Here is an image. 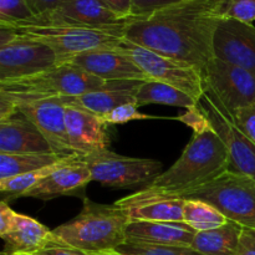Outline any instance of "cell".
<instances>
[{"mask_svg":"<svg viewBox=\"0 0 255 255\" xmlns=\"http://www.w3.org/2000/svg\"><path fill=\"white\" fill-rule=\"evenodd\" d=\"M224 0H184L148 16L136 17L124 37L157 54L204 71L214 59L213 40Z\"/></svg>","mask_w":255,"mask_h":255,"instance_id":"obj_1","label":"cell"},{"mask_svg":"<svg viewBox=\"0 0 255 255\" xmlns=\"http://www.w3.org/2000/svg\"><path fill=\"white\" fill-rule=\"evenodd\" d=\"M229 169V153L216 129L193 133L173 166L133 194L117 201L121 208L154 198H181Z\"/></svg>","mask_w":255,"mask_h":255,"instance_id":"obj_2","label":"cell"},{"mask_svg":"<svg viewBox=\"0 0 255 255\" xmlns=\"http://www.w3.org/2000/svg\"><path fill=\"white\" fill-rule=\"evenodd\" d=\"M105 80L71 64H61L34 76L0 82V120L16 114L24 102L54 97H77L97 90Z\"/></svg>","mask_w":255,"mask_h":255,"instance_id":"obj_3","label":"cell"},{"mask_svg":"<svg viewBox=\"0 0 255 255\" xmlns=\"http://www.w3.org/2000/svg\"><path fill=\"white\" fill-rule=\"evenodd\" d=\"M129 223L124 208L99 204L84 198L82 211L71 221L52 231L54 242L91 254L116 251L127 241Z\"/></svg>","mask_w":255,"mask_h":255,"instance_id":"obj_4","label":"cell"},{"mask_svg":"<svg viewBox=\"0 0 255 255\" xmlns=\"http://www.w3.org/2000/svg\"><path fill=\"white\" fill-rule=\"evenodd\" d=\"M5 26L14 30L15 34L19 36L29 37L47 45L57 55L59 65L66 64L76 55L90 50L119 47L125 35V29H92L77 25L41 22L35 20Z\"/></svg>","mask_w":255,"mask_h":255,"instance_id":"obj_5","label":"cell"},{"mask_svg":"<svg viewBox=\"0 0 255 255\" xmlns=\"http://www.w3.org/2000/svg\"><path fill=\"white\" fill-rule=\"evenodd\" d=\"M181 198L201 199L216 207L229 221L255 229V179L251 177L228 169Z\"/></svg>","mask_w":255,"mask_h":255,"instance_id":"obj_6","label":"cell"},{"mask_svg":"<svg viewBox=\"0 0 255 255\" xmlns=\"http://www.w3.org/2000/svg\"><path fill=\"white\" fill-rule=\"evenodd\" d=\"M137 66L149 77L151 81H158L173 86L193 97L197 102L204 95L203 71L198 67L179 61L164 55L157 54L152 50L133 44L124 37L120 44Z\"/></svg>","mask_w":255,"mask_h":255,"instance_id":"obj_7","label":"cell"},{"mask_svg":"<svg viewBox=\"0 0 255 255\" xmlns=\"http://www.w3.org/2000/svg\"><path fill=\"white\" fill-rule=\"evenodd\" d=\"M92 181L111 188L147 186L162 173V163L149 158L117 154L109 148L84 157Z\"/></svg>","mask_w":255,"mask_h":255,"instance_id":"obj_8","label":"cell"},{"mask_svg":"<svg viewBox=\"0 0 255 255\" xmlns=\"http://www.w3.org/2000/svg\"><path fill=\"white\" fill-rule=\"evenodd\" d=\"M204 91L233 119L236 112L255 104V74L239 66L212 59L203 71Z\"/></svg>","mask_w":255,"mask_h":255,"instance_id":"obj_9","label":"cell"},{"mask_svg":"<svg viewBox=\"0 0 255 255\" xmlns=\"http://www.w3.org/2000/svg\"><path fill=\"white\" fill-rule=\"evenodd\" d=\"M57 65L54 50L29 37L16 35L9 44L0 46V82L34 76Z\"/></svg>","mask_w":255,"mask_h":255,"instance_id":"obj_10","label":"cell"},{"mask_svg":"<svg viewBox=\"0 0 255 255\" xmlns=\"http://www.w3.org/2000/svg\"><path fill=\"white\" fill-rule=\"evenodd\" d=\"M199 104L206 111L212 126L216 129L229 153V169L255 179V144L234 124L213 97L204 91Z\"/></svg>","mask_w":255,"mask_h":255,"instance_id":"obj_11","label":"cell"},{"mask_svg":"<svg viewBox=\"0 0 255 255\" xmlns=\"http://www.w3.org/2000/svg\"><path fill=\"white\" fill-rule=\"evenodd\" d=\"M137 16L121 17L102 0H62L59 6L47 14L32 20L41 22L77 25L92 29H126Z\"/></svg>","mask_w":255,"mask_h":255,"instance_id":"obj_12","label":"cell"},{"mask_svg":"<svg viewBox=\"0 0 255 255\" xmlns=\"http://www.w3.org/2000/svg\"><path fill=\"white\" fill-rule=\"evenodd\" d=\"M15 111L29 120L44 134L54 153L61 157L75 154L67 139L65 125L66 104L62 97L24 102L16 105Z\"/></svg>","mask_w":255,"mask_h":255,"instance_id":"obj_13","label":"cell"},{"mask_svg":"<svg viewBox=\"0 0 255 255\" xmlns=\"http://www.w3.org/2000/svg\"><path fill=\"white\" fill-rule=\"evenodd\" d=\"M216 59L255 74V26L234 19H222L213 40Z\"/></svg>","mask_w":255,"mask_h":255,"instance_id":"obj_14","label":"cell"},{"mask_svg":"<svg viewBox=\"0 0 255 255\" xmlns=\"http://www.w3.org/2000/svg\"><path fill=\"white\" fill-rule=\"evenodd\" d=\"M66 64L81 67L94 76L105 81L114 80H138L151 81L149 77L137 66L136 62L120 47L96 49L81 52Z\"/></svg>","mask_w":255,"mask_h":255,"instance_id":"obj_15","label":"cell"},{"mask_svg":"<svg viewBox=\"0 0 255 255\" xmlns=\"http://www.w3.org/2000/svg\"><path fill=\"white\" fill-rule=\"evenodd\" d=\"M65 104L66 134L72 152L86 157L94 152L106 149L109 146V136L106 131L107 124L104 119L79 106L67 102Z\"/></svg>","mask_w":255,"mask_h":255,"instance_id":"obj_16","label":"cell"},{"mask_svg":"<svg viewBox=\"0 0 255 255\" xmlns=\"http://www.w3.org/2000/svg\"><path fill=\"white\" fill-rule=\"evenodd\" d=\"M138 80H114L106 81L101 87L77 97H64L65 102L87 110L100 117H104L117 106L133 102L142 84Z\"/></svg>","mask_w":255,"mask_h":255,"instance_id":"obj_17","label":"cell"},{"mask_svg":"<svg viewBox=\"0 0 255 255\" xmlns=\"http://www.w3.org/2000/svg\"><path fill=\"white\" fill-rule=\"evenodd\" d=\"M0 153H54L44 134L19 112L0 120Z\"/></svg>","mask_w":255,"mask_h":255,"instance_id":"obj_18","label":"cell"},{"mask_svg":"<svg viewBox=\"0 0 255 255\" xmlns=\"http://www.w3.org/2000/svg\"><path fill=\"white\" fill-rule=\"evenodd\" d=\"M92 181L91 172L85 163L84 157L77 156L69 163L60 167L51 176L30 189L22 197L51 199L57 196L71 194L84 188Z\"/></svg>","mask_w":255,"mask_h":255,"instance_id":"obj_19","label":"cell"},{"mask_svg":"<svg viewBox=\"0 0 255 255\" xmlns=\"http://www.w3.org/2000/svg\"><path fill=\"white\" fill-rule=\"evenodd\" d=\"M196 233L186 223L172 222H129L126 228L127 241L157 246L191 247Z\"/></svg>","mask_w":255,"mask_h":255,"instance_id":"obj_20","label":"cell"},{"mask_svg":"<svg viewBox=\"0 0 255 255\" xmlns=\"http://www.w3.org/2000/svg\"><path fill=\"white\" fill-rule=\"evenodd\" d=\"M1 238L5 242L4 255L35 254L49 246L54 236L36 219L17 213L12 228Z\"/></svg>","mask_w":255,"mask_h":255,"instance_id":"obj_21","label":"cell"},{"mask_svg":"<svg viewBox=\"0 0 255 255\" xmlns=\"http://www.w3.org/2000/svg\"><path fill=\"white\" fill-rule=\"evenodd\" d=\"M184 198H154L124 208L129 222L183 223Z\"/></svg>","mask_w":255,"mask_h":255,"instance_id":"obj_22","label":"cell"},{"mask_svg":"<svg viewBox=\"0 0 255 255\" xmlns=\"http://www.w3.org/2000/svg\"><path fill=\"white\" fill-rule=\"evenodd\" d=\"M243 227L229 221L219 228L197 232L191 248L204 255H236Z\"/></svg>","mask_w":255,"mask_h":255,"instance_id":"obj_23","label":"cell"},{"mask_svg":"<svg viewBox=\"0 0 255 255\" xmlns=\"http://www.w3.org/2000/svg\"><path fill=\"white\" fill-rule=\"evenodd\" d=\"M136 104L138 107L146 106L149 104L168 105V106L182 107V109H191L196 106L198 102L186 92L162 84L158 81H146L142 84L138 94H137Z\"/></svg>","mask_w":255,"mask_h":255,"instance_id":"obj_24","label":"cell"},{"mask_svg":"<svg viewBox=\"0 0 255 255\" xmlns=\"http://www.w3.org/2000/svg\"><path fill=\"white\" fill-rule=\"evenodd\" d=\"M62 158L64 157L56 153H0V179L11 178L36 169L45 168L61 161Z\"/></svg>","mask_w":255,"mask_h":255,"instance_id":"obj_25","label":"cell"},{"mask_svg":"<svg viewBox=\"0 0 255 255\" xmlns=\"http://www.w3.org/2000/svg\"><path fill=\"white\" fill-rule=\"evenodd\" d=\"M183 223L196 232L211 231L223 227L229 219L218 211L214 206L201 199L184 198Z\"/></svg>","mask_w":255,"mask_h":255,"instance_id":"obj_26","label":"cell"},{"mask_svg":"<svg viewBox=\"0 0 255 255\" xmlns=\"http://www.w3.org/2000/svg\"><path fill=\"white\" fill-rule=\"evenodd\" d=\"M79 154H72V156L64 157L61 161L56 162V163L51 164V166H47L45 168L36 169V171L29 172V173L20 174V176L11 177V178H5L0 179V191L1 193L6 194V196L12 197V198H17V197H22L26 192H29L30 189L34 188L36 184H39L40 182L44 181L45 178H47L49 176H51L55 171L62 167L64 164L69 163L70 161L77 157Z\"/></svg>","mask_w":255,"mask_h":255,"instance_id":"obj_27","label":"cell"},{"mask_svg":"<svg viewBox=\"0 0 255 255\" xmlns=\"http://www.w3.org/2000/svg\"><path fill=\"white\" fill-rule=\"evenodd\" d=\"M116 251L127 255H204L191 247L157 246L129 241L125 242Z\"/></svg>","mask_w":255,"mask_h":255,"instance_id":"obj_28","label":"cell"},{"mask_svg":"<svg viewBox=\"0 0 255 255\" xmlns=\"http://www.w3.org/2000/svg\"><path fill=\"white\" fill-rule=\"evenodd\" d=\"M35 17L26 0H0V24L24 22Z\"/></svg>","mask_w":255,"mask_h":255,"instance_id":"obj_29","label":"cell"},{"mask_svg":"<svg viewBox=\"0 0 255 255\" xmlns=\"http://www.w3.org/2000/svg\"><path fill=\"white\" fill-rule=\"evenodd\" d=\"M104 121L107 125H124L126 122L134 121V120H151V119H158V117L149 116V115H144L138 111V106L137 104L129 102V104H124L117 106L109 114L105 115Z\"/></svg>","mask_w":255,"mask_h":255,"instance_id":"obj_30","label":"cell"},{"mask_svg":"<svg viewBox=\"0 0 255 255\" xmlns=\"http://www.w3.org/2000/svg\"><path fill=\"white\" fill-rule=\"evenodd\" d=\"M177 120H179L184 125L191 127L193 129V133H201V132L213 128L206 111H204L203 107H202V105L199 102L196 106L191 107V109H187V111L183 115L177 117Z\"/></svg>","mask_w":255,"mask_h":255,"instance_id":"obj_31","label":"cell"},{"mask_svg":"<svg viewBox=\"0 0 255 255\" xmlns=\"http://www.w3.org/2000/svg\"><path fill=\"white\" fill-rule=\"evenodd\" d=\"M233 120L237 127L255 144V104L238 110Z\"/></svg>","mask_w":255,"mask_h":255,"instance_id":"obj_32","label":"cell"},{"mask_svg":"<svg viewBox=\"0 0 255 255\" xmlns=\"http://www.w3.org/2000/svg\"><path fill=\"white\" fill-rule=\"evenodd\" d=\"M184 0H132V15L137 17L148 16L158 10Z\"/></svg>","mask_w":255,"mask_h":255,"instance_id":"obj_33","label":"cell"},{"mask_svg":"<svg viewBox=\"0 0 255 255\" xmlns=\"http://www.w3.org/2000/svg\"><path fill=\"white\" fill-rule=\"evenodd\" d=\"M35 255H94L87 252L81 251V249L74 248V247L66 246V244L56 243L52 239L51 243L49 246L45 247L44 249L39 251Z\"/></svg>","mask_w":255,"mask_h":255,"instance_id":"obj_34","label":"cell"},{"mask_svg":"<svg viewBox=\"0 0 255 255\" xmlns=\"http://www.w3.org/2000/svg\"><path fill=\"white\" fill-rule=\"evenodd\" d=\"M236 255H255V229H242Z\"/></svg>","mask_w":255,"mask_h":255,"instance_id":"obj_35","label":"cell"},{"mask_svg":"<svg viewBox=\"0 0 255 255\" xmlns=\"http://www.w3.org/2000/svg\"><path fill=\"white\" fill-rule=\"evenodd\" d=\"M17 213L7 206L6 201L0 203V237L5 236L12 228Z\"/></svg>","mask_w":255,"mask_h":255,"instance_id":"obj_36","label":"cell"},{"mask_svg":"<svg viewBox=\"0 0 255 255\" xmlns=\"http://www.w3.org/2000/svg\"><path fill=\"white\" fill-rule=\"evenodd\" d=\"M62 0H26L27 5L30 6L31 11L34 12L35 17L41 16L52 11L60 5Z\"/></svg>","mask_w":255,"mask_h":255,"instance_id":"obj_37","label":"cell"},{"mask_svg":"<svg viewBox=\"0 0 255 255\" xmlns=\"http://www.w3.org/2000/svg\"><path fill=\"white\" fill-rule=\"evenodd\" d=\"M111 10L121 17H132V0H102Z\"/></svg>","mask_w":255,"mask_h":255,"instance_id":"obj_38","label":"cell"},{"mask_svg":"<svg viewBox=\"0 0 255 255\" xmlns=\"http://www.w3.org/2000/svg\"><path fill=\"white\" fill-rule=\"evenodd\" d=\"M94 255H127V254L120 253V252H117V251H110V252H105V253H97Z\"/></svg>","mask_w":255,"mask_h":255,"instance_id":"obj_39","label":"cell"},{"mask_svg":"<svg viewBox=\"0 0 255 255\" xmlns=\"http://www.w3.org/2000/svg\"><path fill=\"white\" fill-rule=\"evenodd\" d=\"M4 255V254H1ZM9 255H35V254H9Z\"/></svg>","mask_w":255,"mask_h":255,"instance_id":"obj_40","label":"cell"}]
</instances>
